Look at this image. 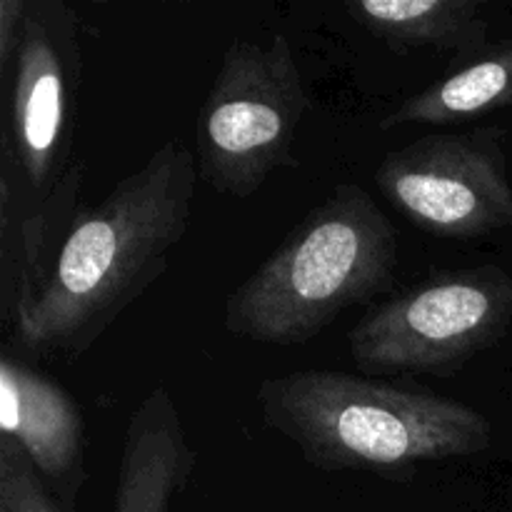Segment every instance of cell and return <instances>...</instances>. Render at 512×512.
Instances as JSON below:
<instances>
[{"mask_svg": "<svg viewBox=\"0 0 512 512\" xmlns=\"http://www.w3.org/2000/svg\"><path fill=\"white\" fill-rule=\"evenodd\" d=\"M198 168L168 140L93 208L78 205L58 255L8 333L33 355L78 358L168 268L193 213Z\"/></svg>", "mask_w": 512, "mask_h": 512, "instance_id": "cell-1", "label": "cell"}, {"mask_svg": "<svg viewBox=\"0 0 512 512\" xmlns=\"http://www.w3.org/2000/svg\"><path fill=\"white\" fill-rule=\"evenodd\" d=\"M258 405L315 470L408 478L418 465L470 458L493 445L488 418L463 400L410 393L335 370L263 380Z\"/></svg>", "mask_w": 512, "mask_h": 512, "instance_id": "cell-2", "label": "cell"}, {"mask_svg": "<svg viewBox=\"0 0 512 512\" xmlns=\"http://www.w3.org/2000/svg\"><path fill=\"white\" fill-rule=\"evenodd\" d=\"M398 238L368 190L345 183L228 295L223 325L260 345H303L340 313L393 288Z\"/></svg>", "mask_w": 512, "mask_h": 512, "instance_id": "cell-3", "label": "cell"}, {"mask_svg": "<svg viewBox=\"0 0 512 512\" xmlns=\"http://www.w3.org/2000/svg\"><path fill=\"white\" fill-rule=\"evenodd\" d=\"M308 108L303 70L285 35L230 43L195 125L210 188L245 200L275 170L295 168V135Z\"/></svg>", "mask_w": 512, "mask_h": 512, "instance_id": "cell-4", "label": "cell"}, {"mask_svg": "<svg viewBox=\"0 0 512 512\" xmlns=\"http://www.w3.org/2000/svg\"><path fill=\"white\" fill-rule=\"evenodd\" d=\"M512 325V278L498 265L433 275L365 315L348 333L363 373L448 378Z\"/></svg>", "mask_w": 512, "mask_h": 512, "instance_id": "cell-5", "label": "cell"}, {"mask_svg": "<svg viewBox=\"0 0 512 512\" xmlns=\"http://www.w3.org/2000/svg\"><path fill=\"white\" fill-rule=\"evenodd\" d=\"M80 20L63 0H30L10 73L0 203L20 215L43 208L70 170L80 95Z\"/></svg>", "mask_w": 512, "mask_h": 512, "instance_id": "cell-6", "label": "cell"}, {"mask_svg": "<svg viewBox=\"0 0 512 512\" xmlns=\"http://www.w3.org/2000/svg\"><path fill=\"white\" fill-rule=\"evenodd\" d=\"M375 183L415 228L435 238H483L512 225L500 128L423 135L385 155Z\"/></svg>", "mask_w": 512, "mask_h": 512, "instance_id": "cell-7", "label": "cell"}, {"mask_svg": "<svg viewBox=\"0 0 512 512\" xmlns=\"http://www.w3.org/2000/svg\"><path fill=\"white\" fill-rule=\"evenodd\" d=\"M0 430L33 463L65 512H78L85 468V418L73 395L5 353L0 358Z\"/></svg>", "mask_w": 512, "mask_h": 512, "instance_id": "cell-8", "label": "cell"}, {"mask_svg": "<svg viewBox=\"0 0 512 512\" xmlns=\"http://www.w3.org/2000/svg\"><path fill=\"white\" fill-rule=\"evenodd\" d=\"M198 465L178 405L155 385L128 420L120 450L113 512H170Z\"/></svg>", "mask_w": 512, "mask_h": 512, "instance_id": "cell-9", "label": "cell"}, {"mask_svg": "<svg viewBox=\"0 0 512 512\" xmlns=\"http://www.w3.org/2000/svg\"><path fill=\"white\" fill-rule=\"evenodd\" d=\"M345 10L393 50L433 48L473 60L488 45L480 0H350Z\"/></svg>", "mask_w": 512, "mask_h": 512, "instance_id": "cell-10", "label": "cell"}, {"mask_svg": "<svg viewBox=\"0 0 512 512\" xmlns=\"http://www.w3.org/2000/svg\"><path fill=\"white\" fill-rule=\"evenodd\" d=\"M505 105H512V43L485 50L455 73L410 95L380 120V130L465 123Z\"/></svg>", "mask_w": 512, "mask_h": 512, "instance_id": "cell-11", "label": "cell"}, {"mask_svg": "<svg viewBox=\"0 0 512 512\" xmlns=\"http://www.w3.org/2000/svg\"><path fill=\"white\" fill-rule=\"evenodd\" d=\"M0 512H65L23 450L0 438Z\"/></svg>", "mask_w": 512, "mask_h": 512, "instance_id": "cell-12", "label": "cell"}, {"mask_svg": "<svg viewBox=\"0 0 512 512\" xmlns=\"http://www.w3.org/2000/svg\"><path fill=\"white\" fill-rule=\"evenodd\" d=\"M30 0H0V80L10 83L15 55L23 43Z\"/></svg>", "mask_w": 512, "mask_h": 512, "instance_id": "cell-13", "label": "cell"}]
</instances>
